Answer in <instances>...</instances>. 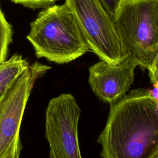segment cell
I'll return each mask as SVG.
<instances>
[{
  "label": "cell",
  "mask_w": 158,
  "mask_h": 158,
  "mask_svg": "<svg viewBox=\"0 0 158 158\" xmlns=\"http://www.w3.org/2000/svg\"><path fill=\"white\" fill-rule=\"evenodd\" d=\"M98 142L102 158H158V102L151 90L133 89L110 104Z\"/></svg>",
  "instance_id": "6da1fadb"
},
{
  "label": "cell",
  "mask_w": 158,
  "mask_h": 158,
  "mask_svg": "<svg viewBox=\"0 0 158 158\" xmlns=\"http://www.w3.org/2000/svg\"><path fill=\"white\" fill-rule=\"evenodd\" d=\"M38 58L57 63L72 61L89 50L77 20L65 3L48 6L30 23L27 36Z\"/></svg>",
  "instance_id": "7a4b0ae2"
},
{
  "label": "cell",
  "mask_w": 158,
  "mask_h": 158,
  "mask_svg": "<svg viewBox=\"0 0 158 158\" xmlns=\"http://www.w3.org/2000/svg\"><path fill=\"white\" fill-rule=\"evenodd\" d=\"M113 20L124 59L149 71L158 51V0H122Z\"/></svg>",
  "instance_id": "3957f363"
},
{
  "label": "cell",
  "mask_w": 158,
  "mask_h": 158,
  "mask_svg": "<svg viewBox=\"0 0 158 158\" xmlns=\"http://www.w3.org/2000/svg\"><path fill=\"white\" fill-rule=\"evenodd\" d=\"M49 69L38 62L30 64L0 100V158H20V131L25 107L36 80Z\"/></svg>",
  "instance_id": "277c9868"
},
{
  "label": "cell",
  "mask_w": 158,
  "mask_h": 158,
  "mask_svg": "<svg viewBox=\"0 0 158 158\" xmlns=\"http://www.w3.org/2000/svg\"><path fill=\"white\" fill-rule=\"evenodd\" d=\"M89 49L101 60L117 64L124 60L113 19L98 0H65Z\"/></svg>",
  "instance_id": "5b68a950"
},
{
  "label": "cell",
  "mask_w": 158,
  "mask_h": 158,
  "mask_svg": "<svg viewBox=\"0 0 158 158\" xmlns=\"http://www.w3.org/2000/svg\"><path fill=\"white\" fill-rule=\"evenodd\" d=\"M81 109L75 98L63 93L51 99L45 112V137L49 158H82L78 138Z\"/></svg>",
  "instance_id": "8992f818"
},
{
  "label": "cell",
  "mask_w": 158,
  "mask_h": 158,
  "mask_svg": "<svg viewBox=\"0 0 158 158\" xmlns=\"http://www.w3.org/2000/svg\"><path fill=\"white\" fill-rule=\"evenodd\" d=\"M137 65L125 59L117 64L101 60L89 68L88 82L102 101L112 104L122 98L134 80Z\"/></svg>",
  "instance_id": "52a82bcc"
},
{
  "label": "cell",
  "mask_w": 158,
  "mask_h": 158,
  "mask_svg": "<svg viewBox=\"0 0 158 158\" xmlns=\"http://www.w3.org/2000/svg\"><path fill=\"white\" fill-rule=\"evenodd\" d=\"M29 62L21 55L14 54L0 65V100L9 88L28 66Z\"/></svg>",
  "instance_id": "ba28073f"
},
{
  "label": "cell",
  "mask_w": 158,
  "mask_h": 158,
  "mask_svg": "<svg viewBox=\"0 0 158 158\" xmlns=\"http://www.w3.org/2000/svg\"><path fill=\"white\" fill-rule=\"evenodd\" d=\"M12 29L0 7V65L6 60L9 46L12 42Z\"/></svg>",
  "instance_id": "9c48e42d"
},
{
  "label": "cell",
  "mask_w": 158,
  "mask_h": 158,
  "mask_svg": "<svg viewBox=\"0 0 158 158\" xmlns=\"http://www.w3.org/2000/svg\"><path fill=\"white\" fill-rule=\"evenodd\" d=\"M14 3L20 4L31 9L47 7L56 0H10Z\"/></svg>",
  "instance_id": "30bf717a"
},
{
  "label": "cell",
  "mask_w": 158,
  "mask_h": 158,
  "mask_svg": "<svg viewBox=\"0 0 158 158\" xmlns=\"http://www.w3.org/2000/svg\"><path fill=\"white\" fill-rule=\"evenodd\" d=\"M108 14L114 19L122 0H98Z\"/></svg>",
  "instance_id": "8fae6325"
},
{
  "label": "cell",
  "mask_w": 158,
  "mask_h": 158,
  "mask_svg": "<svg viewBox=\"0 0 158 158\" xmlns=\"http://www.w3.org/2000/svg\"><path fill=\"white\" fill-rule=\"evenodd\" d=\"M149 75L153 85L158 83V51L153 64L149 70Z\"/></svg>",
  "instance_id": "7c38bea8"
},
{
  "label": "cell",
  "mask_w": 158,
  "mask_h": 158,
  "mask_svg": "<svg viewBox=\"0 0 158 158\" xmlns=\"http://www.w3.org/2000/svg\"><path fill=\"white\" fill-rule=\"evenodd\" d=\"M154 85H158V83H156V84H154Z\"/></svg>",
  "instance_id": "4fadbf2b"
}]
</instances>
